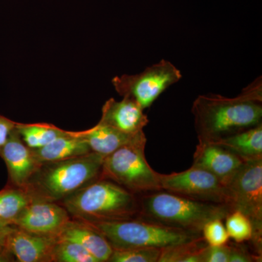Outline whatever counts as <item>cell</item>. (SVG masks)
I'll list each match as a JSON object with an SVG mask.
<instances>
[{"label": "cell", "mask_w": 262, "mask_h": 262, "mask_svg": "<svg viewBox=\"0 0 262 262\" xmlns=\"http://www.w3.org/2000/svg\"><path fill=\"white\" fill-rule=\"evenodd\" d=\"M8 173V184L25 189L29 181L41 166L26 145L16 130L12 131L9 139L0 151Z\"/></svg>", "instance_id": "11"}, {"label": "cell", "mask_w": 262, "mask_h": 262, "mask_svg": "<svg viewBox=\"0 0 262 262\" xmlns=\"http://www.w3.org/2000/svg\"><path fill=\"white\" fill-rule=\"evenodd\" d=\"M15 227V226L11 224L0 221V261H5L6 260L5 244L8 235Z\"/></svg>", "instance_id": "29"}, {"label": "cell", "mask_w": 262, "mask_h": 262, "mask_svg": "<svg viewBox=\"0 0 262 262\" xmlns=\"http://www.w3.org/2000/svg\"><path fill=\"white\" fill-rule=\"evenodd\" d=\"M215 144L237 155L244 161L262 158V123L222 139Z\"/></svg>", "instance_id": "18"}, {"label": "cell", "mask_w": 262, "mask_h": 262, "mask_svg": "<svg viewBox=\"0 0 262 262\" xmlns=\"http://www.w3.org/2000/svg\"><path fill=\"white\" fill-rule=\"evenodd\" d=\"M57 237L32 233L15 227L7 238L5 248L13 261L53 262Z\"/></svg>", "instance_id": "12"}, {"label": "cell", "mask_w": 262, "mask_h": 262, "mask_svg": "<svg viewBox=\"0 0 262 262\" xmlns=\"http://www.w3.org/2000/svg\"><path fill=\"white\" fill-rule=\"evenodd\" d=\"M85 222V221H84ZM106 239L113 250L162 248L199 238L201 233L153 223L141 219L111 222H85Z\"/></svg>", "instance_id": "5"}, {"label": "cell", "mask_w": 262, "mask_h": 262, "mask_svg": "<svg viewBox=\"0 0 262 262\" xmlns=\"http://www.w3.org/2000/svg\"><path fill=\"white\" fill-rule=\"evenodd\" d=\"M16 122L0 115V151L9 139L10 134L16 126Z\"/></svg>", "instance_id": "28"}, {"label": "cell", "mask_w": 262, "mask_h": 262, "mask_svg": "<svg viewBox=\"0 0 262 262\" xmlns=\"http://www.w3.org/2000/svg\"><path fill=\"white\" fill-rule=\"evenodd\" d=\"M145 146L128 144L105 157L101 178L116 183L137 195L162 190L160 173L146 161Z\"/></svg>", "instance_id": "7"}, {"label": "cell", "mask_w": 262, "mask_h": 262, "mask_svg": "<svg viewBox=\"0 0 262 262\" xmlns=\"http://www.w3.org/2000/svg\"><path fill=\"white\" fill-rule=\"evenodd\" d=\"M229 262H252L261 261V258L248 251L247 248L239 245H229Z\"/></svg>", "instance_id": "27"}, {"label": "cell", "mask_w": 262, "mask_h": 262, "mask_svg": "<svg viewBox=\"0 0 262 262\" xmlns=\"http://www.w3.org/2000/svg\"><path fill=\"white\" fill-rule=\"evenodd\" d=\"M225 205L244 213L252 224L251 244L255 254L262 253V158L244 161L225 185Z\"/></svg>", "instance_id": "6"}, {"label": "cell", "mask_w": 262, "mask_h": 262, "mask_svg": "<svg viewBox=\"0 0 262 262\" xmlns=\"http://www.w3.org/2000/svg\"><path fill=\"white\" fill-rule=\"evenodd\" d=\"M208 246L203 236L199 238L162 248L158 262H203Z\"/></svg>", "instance_id": "20"}, {"label": "cell", "mask_w": 262, "mask_h": 262, "mask_svg": "<svg viewBox=\"0 0 262 262\" xmlns=\"http://www.w3.org/2000/svg\"><path fill=\"white\" fill-rule=\"evenodd\" d=\"M244 162L237 155L220 144L199 142L194 153L192 165L213 174L225 185Z\"/></svg>", "instance_id": "13"}, {"label": "cell", "mask_w": 262, "mask_h": 262, "mask_svg": "<svg viewBox=\"0 0 262 262\" xmlns=\"http://www.w3.org/2000/svg\"><path fill=\"white\" fill-rule=\"evenodd\" d=\"M162 190L206 203L225 205V187L204 169L193 166L184 171L160 174Z\"/></svg>", "instance_id": "9"}, {"label": "cell", "mask_w": 262, "mask_h": 262, "mask_svg": "<svg viewBox=\"0 0 262 262\" xmlns=\"http://www.w3.org/2000/svg\"><path fill=\"white\" fill-rule=\"evenodd\" d=\"M56 237L81 245L98 262L107 261L113 253V248L99 232L84 221L77 219H71Z\"/></svg>", "instance_id": "16"}, {"label": "cell", "mask_w": 262, "mask_h": 262, "mask_svg": "<svg viewBox=\"0 0 262 262\" xmlns=\"http://www.w3.org/2000/svg\"><path fill=\"white\" fill-rule=\"evenodd\" d=\"M201 234L207 244L211 246H223L228 243L229 239L223 220L220 219L207 222Z\"/></svg>", "instance_id": "25"}, {"label": "cell", "mask_w": 262, "mask_h": 262, "mask_svg": "<svg viewBox=\"0 0 262 262\" xmlns=\"http://www.w3.org/2000/svg\"><path fill=\"white\" fill-rule=\"evenodd\" d=\"M261 77L248 84L238 96L201 95L192 107L199 142L215 143L259 125L262 120Z\"/></svg>", "instance_id": "1"}, {"label": "cell", "mask_w": 262, "mask_h": 262, "mask_svg": "<svg viewBox=\"0 0 262 262\" xmlns=\"http://www.w3.org/2000/svg\"><path fill=\"white\" fill-rule=\"evenodd\" d=\"M104 158L92 151L70 159L42 164L25 189L32 200L59 203L101 178Z\"/></svg>", "instance_id": "4"}, {"label": "cell", "mask_w": 262, "mask_h": 262, "mask_svg": "<svg viewBox=\"0 0 262 262\" xmlns=\"http://www.w3.org/2000/svg\"><path fill=\"white\" fill-rule=\"evenodd\" d=\"M71 219L68 211L58 203L32 200L11 224L32 233L57 237Z\"/></svg>", "instance_id": "10"}, {"label": "cell", "mask_w": 262, "mask_h": 262, "mask_svg": "<svg viewBox=\"0 0 262 262\" xmlns=\"http://www.w3.org/2000/svg\"><path fill=\"white\" fill-rule=\"evenodd\" d=\"M99 123L108 125L128 134L144 131L149 119L144 110L130 98L123 97L121 101L110 98L103 104Z\"/></svg>", "instance_id": "14"}, {"label": "cell", "mask_w": 262, "mask_h": 262, "mask_svg": "<svg viewBox=\"0 0 262 262\" xmlns=\"http://www.w3.org/2000/svg\"><path fill=\"white\" fill-rule=\"evenodd\" d=\"M139 201L138 219L195 233H201L209 221L225 220L231 211L227 205L196 201L165 190L140 194Z\"/></svg>", "instance_id": "2"}, {"label": "cell", "mask_w": 262, "mask_h": 262, "mask_svg": "<svg viewBox=\"0 0 262 262\" xmlns=\"http://www.w3.org/2000/svg\"><path fill=\"white\" fill-rule=\"evenodd\" d=\"M59 204L71 216L85 222H111L138 219L139 195L116 183L98 179L67 196Z\"/></svg>", "instance_id": "3"}, {"label": "cell", "mask_w": 262, "mask_h": 262, "mask_svg": "<svg viewBox=\"0 0 262 262\" xmlns=\"http://www.w3.org/2000/svg\"><path fill=\"white\" fill-rule=\"evenodd\" d=\"M54 262H98L81 245L70 239L57 238Z\"/></svg>", "instance_id": "22"}, {"label": "cell", "mask_w": 262, "mask_h": 262, "mask_svg": "<svg viewBox=\"0 0 262 262\" xmlns=\"http://www.w3.org/2000/svg\"><path fill=\"white\" fill-rule=\"evenodd\" d=\"M182 77L178 68L171 62L163 59L146 67L141 73L117 76L112 82L120 96L131 98L144 110Z\"/></svg>", "instance_id": "8"}, {"label": "cell", "mask_w": 262, "mask_h": 262, "mask_svg": "<svg viewBox=\"0 0 262 262\" xmlns=\"http://www.w3.org/2000/svg\"><path fill=\"white\" fill-rule=\"evenodd\" d=\"M15 127L22 140L31 149H39L71 133L49 123L17 122Z\"/></svg>", "instance_id": "19"}, {"label": "cell", "mask_w": 262, "mask_h": 262, "mask_svg": "<svg viewBox=\"0 0 262 262\" xmlns=\"http://www.w3.org/2000/svg\"><path fill=\"white\" fill-rule=\"evenodd\" d=\"M93 152L106 157L122 146L134 144H146L144 131L128 134L103 124H96L89 130L78 131Z\"/></svg>", "instance_id": "15"}, {"label": "cell", "mask_w": 262, "mask_h": 262, "mask_svg": "<svg viewBox=\"0 0 262 262\" xmlns=\"http://www.w3.org/2000/svg\"><path fill=\"white\" fill-rule=\"evenodd\" d=\"M32 150L34 158L40 165L92 152L86 141L79 136L78 131H71L69 135L58 138L39 149Z\"/></svg>", "instance_id": "17"}, {"label": "cell", "mask_w": 262, "mask_h": 262, "mask_svg": "<svg viewBox=\"0 0 262 262\" xmlns=\"http://www.w3.org/2000/svg\"><path fill=\"white\" fill-rule=\"evenodd\" d=\"M230 248L229 245L207 246L203 253V262H229Z\"/></svg>", "instance_id": "26"}, {"label": "cell", "mask_w": 262, "mask_h": 262, "mask_svg": "<svg viewBox=\"0 0 262 262\" xmlns=\"http://www.w3.org/2000/svg\"><path fill=\"white\" fill-rule=\"evenodd\" d=\"M225 220V225L229 238H232L237 244H243L252 238V224L244 213L237 211H232L229 212Z\"/></svg>", "instance_id": "23"}, {"label": "cell", "mask_w": 262, "mask_h": 262, "mask_svg": "<svg viewBox=\"0 0 262 262\" xmlns=\"http://www.w3.org/2000/svg\"><path fill=\"white\" fill-rule=\"evenodd\" d=\"M31 201L25 189L7 184L0 190V221L11 224Z\"/></svg>", "instance_id": "21"}, {"label": "cell", "mask_w": 262, "mask_h": 262, "mask_svg": "<svg viewBox=\"0 0 262 262\" xmlns=\"http://www.w3.org/2000/svg\"><path fill=\"white\" fill-rule=\"evenodd\" d=\"M161 249L157 248H136L113 250L108 262H158Z\"/></svg>", "instance_id": "24"}]
</instances>
